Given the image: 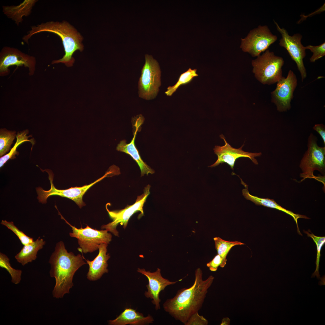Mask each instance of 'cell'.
I'll list each match as a JSON object with an SVG mask.
<instances>
[{
  "instance_id": "6da1fadb",
  "label": "cell",
  "mask_w": 325,
  "mask_h": 325,
  "mask_svg": "<svg viewBox=\"0 0 325 325\" xmlns=\"http://www.w3.org/2000/svg\"><path fill=\"white\" fill-rule=\"evenodd\" d=\"M214 279L210 275L203 280L202 270L197 268L195 271L193 284L189 288L178 290L173 297L167 299L163 304L164 310L175 320L184 324L201 308Z\"/></svg>"
},
{
  "instance_id": "7a4b0ae2",
  "label": "cell",
  "mask_w": 325,
  "mask_h": 325,
  "mask_svg": "<svg viewBox=\"0 0 325 325\" xmlns=\"http://www.w3.org/2000/svg\"><path fill=\"white\" fill-rule=\"evenodd\" d=\"M84 257L80 254L75 255L68 252L62 241L56 244L54 251L50 256L49 262L51 266L49 272L51 277L55 279V284L52 291L54 297L62 298L70 293L73 286V277L76 271L87 263Z\"/></svg>"
},
{
  "instance_id": "3957f363",
  "label": "cell",
  "mask_w": 325,
  "mask_h": 325,
  "mask_svg": "<svg viewBox=\"0 0 325 325\" xmlns=\"http://www.w3.org/2000/svg\"><path fill=\"white\" fill-rule=\"evenodd\" d=\"M43 32L55 34L61 38L65 54L61 58L52 61L51 64L62 63L67 67L72 66L75 62L73 57L74 53L77 50L82 51L84 49L82 42L83 38L80 33L66 21H50L31 26V30L23 37V40L28 44L29 39L32 36Z\"/></svg>"
},
{
  "instance_id": "277c9868",
  "label": "cell",
  "mask_w": 325,
  "mask_h": 325,
  "mask_svg": "<svg viewBox=\"0 0 325 325\" xmlns=\"http://www.w3.org/2000/svg\"><path fill=\"white\" fill-rule=\"evenodd\" d=\"M283 58L268 49L252 61L253 72L257 80L263 84L277 83L283 76Z\"/></svg>"
},
{
  "instance_id": "5b68a950",
  "label": "cell",
  "mask_w": 325,
  "mask_h": 325,
  "mask_svg": "<svg viewBox=\"0 0 325 325\" xmlns=\"http://www.w3.org/2000/svg\"><path fill=\"white\" fill-rule=\"evenodd\" d=\"M317 138L312 133L308 140V149L305 152L299 165L302 172L301 181L307 178H315L314 172L317 170L323 175L325 172V146L320 147L317 143Z\"/></svg>"
},
{
  "instance_id": "8992f818",
  "label": "cell",
  "mask_w": 325,
  "mask_h": 325,
  "mask_svg": "<svg viewBox=\"0 0 325 325\" xmlns=\"http://www.w3.org/2000/svg\"><path fill=\"white\" fill-rule=\"evenodd\" d=\"M145 63L138 82L139 96L147 100L155 98L161 85V71L157 61L152 56L145 55Z\"/></svg>"
},
{
  "instance_id": "52a82bcc",
  "label": "cell",
  "mask_w": 325,
  "mask_h": 325,
  "mask_svg": "<svg viewBox=\"0 0 325 325\" xmlns=\"http://www.w3.org/2000/svg\"><path fill=\"white\" fill-rule=\"evenodd\" d=\"M61 218L72 228V232L70 236L77 239L80 248L78 249L82 253L92 252L98 249L99 245L102 243L109 244L111 241L112 235L106 230L94 229L86 225V228H77L69 223L61 215Z\"/></svg>"
},
{
  "instance_id": "ba28073f",
  "label": "cell",
  "mask_w": 325,
  "mask_h": 325,
  "mask_svg": "<svg viewBox=\"0 0 325 325\" xmlns=\"http://www.w3.org/2000/svg\"><path fill=\"white\" fill-rule=\"evenodd\" d=\"M45 171L48 173V178L51 184V188L48 190H44L40 187L36 188V191L38 194L37 198L39 202L43 204L46 203L47 202V199L49 197L51 196L58 195L72 200L74 201L80 208L85 206V204L83 201L82 197L87 190L93 185L101 181L108 175L112 173L110 170L103 176L88 185L81 187H76L66 189L60 190L55 188L53 184L54 175L51 171L47 169H45Z\"/></svg>"
},
{
  "instance_id": "9c48e42d",
  "label": "cell",
  "mask_w": 325,
  "mask_h": 325,
  "mask_svg": "<svg viewBox=\"0 0 325 325\" xmlns=\"http://www.w3.org/2000/svg\"><path fill=\"white\" fill-rule=\"evenodd\" d=\"M266 25H259L251 30L247 36L241 38L240 48L253 57H258L265 52L277 40Z\"/></svg>"
},
{
  "instance_id": "30bf717a",
  "label": "cell",
  "mask_w": 325,
  "mask_h": 325,
  "mask_svg": "<svg viewBox=\"0 0 325 325\" xmlns=\"http://www.w3.org/2000/svg\"><path fill=\"white\" fill-rule=\"evenodd\" d=\"M150 185H147L145 187L143 193L138 196L135 203L131 205H127L123 209L110 211L106 205V209L112 221L107 224L102 225L101 228L105 229L114 235L119 237V232L116 229L119 224L122 225L125 229L127 227L128 220L134 213L140 211L141 216L144 215L143 207L150 193Z\"/></svg>"
},
{
  "instance_id": "8fae6325",
  "label": "cell",
  "mask_w": 325,
  "mask_h": 325,
  "mask_svg": "<svg viewBox=\"0 0 325 325\" xmlns=\"http://www.w3.org/2000/svg\"><path fill=\"white\" fill-rule=\"evenodd\" d=\"M35 57L13 47L5 46L0 52V76L3 77L10 73L9 67L13 66L27 68L28 74L33 75L36 70Z\"/></svg>"
},
{
  "instance_id": "7c38bea8",
  "label": "cell",
  "mask_w": 325,
  "mask_h": 325,
  "mask_svg": "<svg viewBox=\"0 0 325 325\" xmlns=\"http://www.w3.org/2000/svg\"><path fill=\"white\" fill-rule=\"evenodd\" d=\"M274 21L277 30L282 36L279 45L286 49L292 60L296 62L303 82L307 77V72L303 61L306 56V49L301 43L302 36L300 33L290 36L285 29L280 27L275 20Z\"/></svg>"
},
{
  "instance_id": "4fadbf2b",
  "label": "cell",
  "mask_w": 325,
  "mask_h": 325,
  "mask_svg": "<svg viewBox=\"0 0 325 325\" xmlns=\"http://www.w3.org/2000/svg\"><path fill=\"white\" fill-rule=\"evenodd\" d=\"M297 85L296 76L291 70L286 78L283 76L277 82L275 89L271 94V102L275 105L278 111L286 112L291 109V101Z\"/></svg>"
},
{
  "instance_id": "5bb4252c",
  "label": "cell",
  "mask_w": 325,
  "mask_h": 325,
  "mask_svg": "<svg viewBox=\"0 0 325 325\" xmlns=\"http://www.w3.org/2000/svg\"><path fill=\"white\" fill-rule=\"evenodd\" d=\"M220 137L224 140L225 144L222 146H215V147L213 150L214 153L218 156V159L215 162L209 167H215L220 163H226L233 170L236 159L240 157L248 158L254 164H258L257 160L255 157L260 156L262 154L261 152L252 153L244 151L242 150L244 144L240 148H234L227 142L225 137L222 134L220 135Z\"/></svg>"
},
{
  "instance_id": "9a60e30c",
  "label": "cell",
  "mask_w": 325,
  "mask_h": 325,
  "mask_svg": "<svg viewBox=\"0 0 325 325\" xmlns=\"http://www.w3.org/2000/svg\"><path fill=\"white\" fill-rule=\"evenodd\" d=\"M137 271L146 277L148 280V283L146 286L147 291L144 293L145 297L152 299V302L155 305L156 310L160 309L161 300L159 298L160 292L167 286L175 284L179 280L172 281L163 277L159 268H157L156 271L152 272L146 271L144 268H139Z\"/></svg>"
},
{
  "instance_id": "2e32d148",
  "label": "cell",
  "mask_w": 325,
  "mask_h": 325,
  "mask_svg": "<svg viewBox=\"0 0 325 325\" xmlns=\"http://www.w3.org/2000/svg\"><path fill=\"white\" fill-rule=\"evenodd\" d=\"M133 119L134 121L135 127L133 138L128 144H127L125 140H122L118 144L116 149L129 155L136 161L140 169L141 176L145 174H153L155 172L154 171L142 160L135 144L137 133L144 122V117L142 115H139L135 117Z\"/></svg>"
},
{
  "instance_id": "e0dca14e",
  "label": "cell",
  "mask_w": 325,
  "mask_h": 325,
  "mask_svg": "<svg viewBox=\"0 0 325 325\" xmlns=\"http://www.w3.org/2000/svg\"><path fill=\"white\" fill-rule=\"evenodd\" d=\"M108 244L102 243L98 247L99 253L95 258L91 261L86 260L89 266V270L87 275V278L90 281H96L100 279L102 276L108 272L107 268V261L110 256L107 254Z\"/></svg>"
},
{
  "instance_id": "ac0fdd59",
  "label": "cell",
  "mask_w": 325,
  "mask_h": 325,
  "mask_svg": "<svg viewBox=\"0 0 325 325\" xmlns=\"http://www.w3.org/2000/svg\"><path fill=\"white\" fill-rule=\"evenodd\" d=\"M154 320L150 315L144 317L143 314L131 308H125L116 318L108 321L110 325H143L153 323Z\"/></svg>"
},
{
  "instance_id": "d6986e66",
  "label": "cell",
  "mask_w": 325,
  "mask_h": 325,
  "mask_svg": "<svg viewBox=\"0 0 325 325\" xmlns=\"http://www.w3.org/2000/svg\"><path fill=\"white\" fill-rule=\"evenodd\" d=\"M241 180L242 184L245 187V188L242 190V194L246 199L252 201L256 205L262 206L267 207L275 209L289 215L293 218L296 223L298 233L299 234L302 235L298 227V219L300 218L309 219V218L304 215L295 213L291 211L284 208L277 204L274 200L268 198H260L250 194L248 190V186L241 179Z\"/></svg>"
},
{
  "instance_id": "ffe728a7",
  "label": "cell",
  "mask_w": 325,
  "mask_h": 325,
  "mask_svg": "<svg viewBox=\"0 0 325 325\" xmlns=\"http://www.w3.org/2000/svg\"><path fill=\"white\" fill-rule=\"evenodd\" d=\"M37 0H24L17 5L3 6L2 11L8 18L18 26L23 21V17L30 15Z\"/></svg>"
},
{
  "instance_id": "44dd1931",
  "label": "cell",
  "mask_w": 325,
  "mask_h": 325,
  "mask_svg": "<svg viewBox=\"0 0 325 325\" xmlns=\"http://www.w3.org/2000/svg\"><path fill=\"white\" fill-rule=\"evenodd\" d=\"M45 242L39 237L36 241L24 245L20 251L15 256L17 261L24 266L37 258L38 251L42 249Z\"/></svg>"
},
{
  "instance_id": "7402d4cb",
  "label": "cell",
  "mask_w": 325,
  "mask_h": 325,
  "mask_svg": "<svg viewBox=\"0 0 325 325\" xmlns=\"http://www.w3.org/2000/svg\"><path fill=\"white\" fill-rule=\"evenodd\" d=\"M28 130H23L20 132L17 133L16 138L17 141L13 147L11 148L10 151L7 154L1 157L0 159V167H2L7 162L9 159H14L16 158L15 155H18L19 152L16 149L17 147L22 143L26 141L30 142L33 145L35 144L34 140L33 139H28V138L31 137L32 135L27 136L26 135L29 133Z\"/></svg>"
},
{
  "instance_id": "603a6c76",
  "label": "cell",
  "mask_w": 325,
  "mask_h": 325,
  "mask_svg": "<svg viewBox=\"0 0 325 325\" xmlns=\"http://www.w3.org/2000/svg\"><path fill=\"white\" fill-rule=\"evenodd\" d=\"M16 132L5 128L0 130V156H2L11 150L13 141L16 137Z\"/></svg>"
},
{
  "instance_id": "cb8c5ba5",
  "label": "cell",
  "mask_w": 325,
  "mask_h": 325,
  "mask_svg": "<svg viewBox=\"0 0 325 325\" xmlns=\"http://www.w3.org/2000/svg\"><path fill=\"white\" fill-rule=\"evenodd\" d=\"M215 247L218 254L224 259H227V256L231 249L236 245H244V243L238 241H229L224 240L219 237L213 238Z\"/></svg>"
},
{
  "instance_id": "d4e9b609",
  "label": "cell",
  "mask_w": 325,
  "mask_h": 325,
  "mask_svg": "<svg viewBox=\"0 0 325 325\" xmlns=\"http://www.w3.org/2000/svg\"><path fill=\"white\" fill-rule=\"evenodd\" d=\"M10 259L5 254L0 253V267L5 269L10 274L11 282L16 284L19 283L21 279L22 271L13 268L10 263Z\"/></svg>"
},
{
  "instance_id": "484cf974",
  "label": "cell",
  "mask_w": 325,
  "mask_h": 325,
  "mask_svg": "<svg viewBox=\"0 0 325 325\" xmlns=\"http://www.w3.org/2000/svg\"><path fill=\"white\" fill-rule=\"evenodd\" d=\"M196 71L197 69L192 70L190 68L187 71L181 74L175 84L167 88V91L165 92V94L168 96H171L181 85L189 82L194 77L198 76V75L196 73Z\"/></svg>"
},
{
  "instance_id": "4316f807",
  "label": "cell",
  "mask_w": 325,
  "mask_h": 325,
  "mask_svg": "<svg viewBox=\"0 0 325 325\" xmlns=\"http://www.w3.org/2000/svg\"><path fill=\"white\" fill-rule=\"evenodd\" d=\"M304 232L306 233L308 237H311L316 243L317 246V253L316 264V267L315 271L312 274L311 277L316 276L317 278H319L320 274L319 271V262L320 256V252L321 249L325 243V237H318L314 235L309 230L310 233L308 231L303 230Z\"/></svg>"
},
{
  "instance_id": "83f0119b",
  "label": "cell",
  "mask_w": 325,
  "mask_h": 325,
  "mask_svg": "<svg viewBox=\"0 0 325 325\" xmlns=\"http://www.w3.org/2000/svg\"><path fill=\"white\" fill-rule=\"evenodd\" d=\"M1 224L7 227L11 230L18 237L21 243L23 245L28 244L34 241L33 238L27 236L23 231H20L15 226L12 221H8L2 220Z\"/></svg>"
},
{
  "instance_id": "f1b7e54d",
  "label": "cell",
  "mask_w": 325,
  "mask_h": 325,
  "mask_svg": "<svg viewBox=\"0 0 325 325\" xmlns=\"http://www.w3.org/2000/svg\"><path fill=\"white\" fill-rule=\"evenodd\" d=\"M306 49H308L313 53L310 58V61L314 62L316 60L323 57L325 55V43L324 42L319 45H308L305 47Z\"/></svg>"
},
{
  "instance_id": "f546056e",
  "label": "cell",
  "mask_w": 325,
  "mask_h": 325,
  "mask_svg": "<svg viewBox=\"0 0 325 325\" xmlns=\"http://www.w3.org/2000/svg\"><path fill=\"white\" fill-rule=\"evenodd\" d=\"M227 259H224L218 254L213 259L207 263V266L211 271H216L218 267H224L226 264Z\"/></svg>"
},
{
  "instance_id": "4dcf8cb0",
  "label": "cell",
  "mask_w": 325,
  "mask_h": 325,
  "mask_svg": "<svg viewBox=\"0 0 325 325\" xmlns=\"http://www.w3.org/2000/svg\"><path fill=\"white\" fill-rule=\"evenodd\" d=\"M208 321L203 316L200 315L197 312L192 315L184 325H207Z\"/></svg>"
},
{
  "instance_id": "1f68e13d",
  "label": "cell",
  "mask_w": 325,
  "mask_h": 325,
  "mask_svg": "<svg viewBox=\"0 0 325 325\" xmlns=\"http://www.w3.org/2000/svg\"><path fill=\"white\" fill-rule=\"evenodd\" d=\"M313 129L316 131L322 138L325 146V126L323 124H317L313 127Z\"/></svg>"
},
{
  "instance_id": "d6a6232c",
  "label": "cell",
  "mask_w": 325,
  "mask_h": 325,
  "mask_svg": "<svg viewBox=\"0 0 325 325\" xmlns=\"http://www.w3.org/2000/svg\"><path fill=\"white\" fill-rule=\"evenodd\" d=\"M230 319L227 317H224L221 320V325H228L230 324Z\"/></svg>"
}]
</instances>
